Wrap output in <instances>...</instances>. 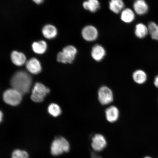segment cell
Here are the masks:
<instances>
[{"mask_svg": "<svg viewBox=\"0 0 158 158\" xmlns=\"http://www.w3.org/2000/svg\"><path fill=\"white\" fill-rule=\"evenodd\" d=\"M10 84L12 88L22 94L28 93L31 85V78L30 75L23 71L15 73L12 77Z\"/></svg>", "mask_w": 158, "mask_h": 158, "instance_id": "cell-1", "label": "cell"}, {"mask_svg": "<svg viewBox=\"0 0 158 158\" xmlns=\"http://www.w3.org/2000/svg\"><path fill=\"white\" fill-rule=\"evenodd\" d=\"M70 150V143L64 137H59L55 138L51 144V153L55 156L68 152Z\"/></svg>", "mask_w": 158, "mask_h": 158, "instance_id": "cell-2", "label": "cell"}, {"mask_svg": "<svg viewBox=\"0 0 158 158\" xmlns=\"http://www.w3.org/2000/svg\"><path fill=\"white\" fill-rule=\"evenodd\" d=\"M77 53V49L72 45L65 47L62 51L57 55V60L63 64H72L73 62Z\"/></svg>", "mask_w": 158, "mask_h": 158, "instance_id": "cell-3", "label": "cell"}, {"mask_svg": "<svg viewBox=\"0 0 158 158\" xmlns=\"http://www.w3.org/2000/svg\"><path fill=\"white\" fill-rule=\"evenodd\" d=\"M22 95L18 91L12 88L5 91L4 93L3 98L6 103L15 106L20 103L22 100Z\"/></svg>", "mask_w": 158, "mask_h": 158, "instance_id": "cell-4", "label": "cell"}, {"mask_svg": "<svg viewBox=\"0 0 158 158\" xmlns=\"http://www.w3.org/2000/svg\"><path fill=\"white\" fill-rule=\"evenodd\" d=\"M98 101L102 105H108L113 102V92L111 89L107 86L101 87L98 90Z\"/></svg>", "mask_w": 158, "mask_h": 158, "instance_id": "cell-5", "label": "cell"}, {"mask_svg": "<svg viewBox=\"0 0 158 158\" xmlns=\"http://www.w3.org/2000/svg\"><path fill=\"white\" fill-rule=\"evenodd\" d=\"M49 91V89L44 85L40 83H37L33 89L31 96V99L35 102H42Z\"/></svg>", "mask_w": 158, "mask_h": 158, "instance_id": "cell-6", "label": "cell"}, {"mask_svg": "<svg viewBox=\"0 0 158 158\" xmlns=\"http://www.w3.org/2000/svg\"><path fill=\"white\" fill-rule=\"evenodd\" d=\"M82 38L88 41H93L97 39L98 33V29L94 26L89 25L85 27L81 31Z\"/></svg>", "mask_w": 158, "mask_h": 158, "instance_id": "cell-7", "label": "cell"}, {"mask_svg": "<svg viewBox=\"0 0 158 158\" xmlns=\"http://www.w3.org/2000/svg\"><path fill=\"white\" fill-rule=\"evenodd\" d=\"M106 142L103 135L100 134H96L92 137V146L95 151H102L106 147Z\"/></svg>", "mask_w": 158, "mask_h": 158, "instance_id": "cell-8", "label": "cell"}, {"mask_svg": "<svg viewBox=\"0 0 158 158\" xmlns=\"http://www.w3.org/2000/svg\"><path fill=\"white\" fill-rule=\"evenodd\" d=\"M119 115V110L115 106H110L105 110L106 120L110 123H113L117 121Z\"/></svg>", "mask_w": 158, "mask_h": 158, "instance_id": "cell-9", "label": "cell"}, {"mask_svg": "<svg viewBox=\"0 0 158 158\" xmlns=\"http://www.w3.org/2000/svg\"><path fill=\"white\" fill-rule=\"evenodd\" d=\"M25 64L27 70L31 73L38 74L41 72L42 68L41 63L36 58H33L29 59Z\"/></svg>", "mask_w": 158, "mask_h": 158, "instance_id": "cell-10", "label": "cell"}, {"mask_svg": "<svg viewBox=\"0 0 158 158\" xmlns=\"http://www.w3.org/2000/svg\"><path fill=\"white\" fill-rule=\"evenodd\" d=\"M41 32L45 38L49 40L55 38L58 35V31L56 27L52 24L45 25L43 27Z\"/></svg>", "mask_w": 158, "mask_h": 158, "instance_id": "cell-11", "label": "cell"}, {"mask_svg": "<svg viewBox=\"0 0 158 158\" xmlns=\"http://www.w3.org/2000/svg\"><path fill=\"white\" fill-rule=\"evenodd\" d=\"M93 59L97 62H100L103 59L106 55L105 49L102 45L96 44L93 47L91 52Z\"/></svg>", "mask_w": 158, "mask_h": 158, "instance_id": "cell-12", "label": "cell"}, {"mask_svg": "<svg viewBox=\"0 0 158 158\" xmlns=\"http://www.w3.org/2000/svg\"><path fill=\"white\" fill-rule=\"evenodd\" d=\"M11 59L14 64L21 66L26 64L27 58L24 53L17 51H13L11 54Z\"/></svg>", "mask_w": 158, "mask_h": 158, "instance_id": "cell-13", "label": "cell"}, {"mask_svg": "<svg viewBox=\"0 0 158 158\" xmlns=\"http://www.w3.org/2000/svg\"><path fill=\"white\" fill-rule=\"evenodd\" d=\"M133 7L135 13L139 15L145 14L149 9L147 3L145 0H136L134 3Z\"/></svg>", "mask_w": 158, "mask_h": 158, "instance_id": "cell-14", "label": "cell"}, {"mask_svg": "<svg viewBox=\"0 0 158 158\" xmlns=\"http://www.w3.org/2000/svg\"><path fill=\"white\" fill-rule=\"evenodd\" d=\"M31 47L33 52L37 54L42 55L46 52L48 45L46 41L41 40L33 42Z\"/></svg>", "mask_w": 158, "mask_h": 158, "instance_id": "cell-15", "label": "cell"}, {"mask_svg": "<svg viewBox=\"0 0 158 158\" xmlns=\"http://www.w3.org/2000/svg\"><path fill=\"white\" fill-rule=\"evenodd\" d=\"M120 19L124 23H131L135 19V12L130 8L124 9L121 12Z\"/></svg>", "mask_w": 158, "mask_h": 158, "instance_id": "cell-16", "label": "cell"}, {"mask_svg": "<svg viewBox=\"0 0 158 158\" xmlns=\"http://www.w3.org/2000/svg\"><path fill=\"white\" fill-rule=\"evenodd\" d=\"M109 7L110 11L117 14L123 10L124 3L123 0H110L109 3Z\"/></svg>", "mask_w": 158, "mask_h": 158, "instance_id": "cell-17", "label": "cell"}, {"mask_svg": "<svg viewBox=\"0 0 158 158\" xmlns=\"http://www.w3.org/2000/svg\"><path fill=\"white\" fill-rule=\"evenodd\" d=\"M132 78L136 84L141 85L147 81V75L143 70H137L134 71L133 73Z\"/></svg>", "mask_w": 158, "mask_h": 158, "instance_id": "cell-18", "label": "cell"}, {"mask_svg": "<svg viewBox=\"0 0 158 158\" xmlns=\"http://www.w3.org/2000/svg\"><path fill=\"white\" fill-rule=\"evenodd\" d=\"M84 8L92 13L96 12L100 8V3L98 0H87L83 3Z\"/></svg>", "mask_w": 158, "mask_h": 158, "instance_id": "cell-19", "label": "cell"}, {"mask_svg": "<svg viewBox=\"0 0 158 158\" xmlns=\"http://www.w3.org/2000/svg\"><path fill=\"white\" fill-rule=\"evenodd\" d=\"M135 34L138 38L143 39L147 36L149 33L148 27L143 23H139L135 26Z\"/></svg>", "mask_w": 158, "mask_h": 158, "instance_id": "cell-20", "label": "cell"}, {"mask_svg": "<svg viewBox=\"0 0 158 158\" xmlns=\"http://www.w3.org/2000/svg\"><path fill=\"white\" fill-rule=\"evenodd\" d=\"M148 29L152 38L158 40V25L153 22L149 23Z\"/></svg>", "mask_w": 158, "mask_h": 158, "instance_id": "cell-21", "label": "cell"}, {"mask_svg": "<svg viewBox=\"0 0 158 158\" xmlns=\"http://www.w3.org/2000/svg\"><path fill=\"white\" fill-rule=\"evenodd\" d=\"M48 111L49 114L54 117H57L61 113V110L59 106L56 104H51L48 107Z\"/></svg>", "mask_w": 158, "mask_h": 158, "instance_id": "cell-22", "label": "cell"}, {"mask_svg": "<svg viewBox=\"0 0 158 158\" xmlns=\"http://www.w3.org/2000/svg\"><path fill=\"white\" fill-rule=\"evenodd\" d=\"M11 158H29V155L24 150L16 149L12 153Z\"/></svg>", "mask_w": 158, "mask_h": 158, "instance_id": "cell-23", "label": "cell"}, {"mask_svg": "<svg viewBox=\"0 0 158 158\" xmlns=\"http://www.w3.org/2000/svg\"><path fill=\"white\" fill-rule=\"evenodd\" d=\"M44 0H32L37 5H40L43 3Z\"/></svg>", "mask_w": 158, "mask_h": 158, "instance_id": "cell-24", "label": "cell"}, {"mask_svg": "<svg viewBox=\"0 0 158 158\" xmlns=\"http://www.w3.org/2000/svg\"><path fill=\"white\" fill-rule=\"evenodd\" d=\"M154 84L156 87L158 88V75L155 77Z\"/></svg>", "mask_w": 158, "mask_h": 158, "instance_id": "cell-25", "label": "cell"}, {"mask_svg": "<svg viewBox=\"0 0 158 158\" xmlns=\"http://www.w3.org/2000/svg\"><path fill=\"white\" fill-rule=\"evenodd\" d=\"M96 155H93V157L92 158H101L100 157H98V156H95Z\"/></svg>", "mask_w": 158, "mask_h": 158, "instance_id": "cell-26", "label": "cell"}, {"mask_svg": "<svg viewBox=\"0 0 158 158\" xmlns=\"http://www.w3.org/2000/svg\"><path fill=\"white\" fill-rule=\"evenodd\" d=\"M3 117V114L2 113V112H1V121H2V118Z\"/></svg>", "mask_w": 158, "mask_h": 158, "instance_id": "cell-27", "label": "cell"}, {"mask_svg": "<svg viewBox=\"0 0 158 158\" xmlns=\"http://www.w3.org/2000/svg\"><path fill=\"white\" fill-rule=\"evenodd\" d=\"M144 158H152L150 157H145Z\"/></svg>", "mask_w": 158, "mask_h": 158, "instance_id": "cell-28", "label": "cell"}]
</instances>
